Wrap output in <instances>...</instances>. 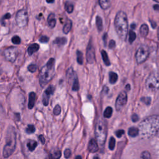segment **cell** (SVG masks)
<instances>
[{"label":"cell","mask_w":159,"mask_h":159,"mask_svg":"<svg viewBox=\"0 0 159 159\" xmlns=\"http://www.w3.org/2000/svg\"><path fill=\"white\" fill-rule=\"evenodd\" d=\"M139 134L142 139L154 137L159 131V116L152 115L142 121L139 126Z\"/></svg>","instance_id":"1"},{"label":"cell","mask_w":159,"mask_h":159,"mask_svg":"<svg viewBox=\"0 0 159 159\" xmlns=\"http://www.w3.org/2000/svg\"><path fill=\"white\" fill-rule=\"evenodd\" d=\"M115 27L119 38L125 41L128 32V21L126 14L120 11L117 13L115 19Z\"/></svg>","instance_id":"2"},{"label":"cell","mask_w":159,"mask_h":159,"mask_svg":"<svg viewBox=\"0 0 159 159\" xmlns=\"http://www.w3.org/2000/svg\"><path fill=\"white\" fill-rule=\"evenodd\" d=\"M55 73V59H50L48 62L44 66L39 73V83L41 87H44L53 78Z\"/></svg>","instance_id":"3"},{"label":"cell","mask_w":159,"mask_h":159,"mask_svg":"<svg viewBox=\"0 0 159 159\" xmlns=\"http://www.w3.org/2000/svg\"><path fill=\"white\" fill-rule=\"evenodd\" d=\"M16 131L13 126H10L7 132L6 145L4 147L3 155L5 158H8L13 154L16 146Z\"/></svg>","instance_id":"4"},{"label":"cell","mask_w":159,"mask_h":159,"mask_svg":"<svg viewBox=\"0 0 159 159\" xmlns=\"http://www.w3.org/2000/svg\"><path fill=\"white\" fill-rule=\"evenodd\" d=\"M95 136L98 144L103 147L107 137V128L105 122L101 119H99L95 126Z\"/></svg>","instance_id":"5"},{"label":"cell","mask_w":159,"mask_h":159,"mask_svg":"<svg viewBox=\"0 0 159 159\" xmlns=\"http://www.w3.org/2000/svg\"><path fill=\"white\" fill-rule=\"evenodd\" d=\"M147 89L150 91H157L159 89V73H153L147 78L145 82Z\"/></svg>","instance_id":"6"},{"label":"cell","mask_w":159,"mask_h":159,"mask_svg":"<svg viewBox=\"0 0 159 159\" xmlns=\"http://www.w3.org/2000/svg\"><path fill=\"white\" fill-rule=\"evenodd\" d=\"M16 22L17 25L21 28H24L28 22V13L26 9H22L18 11L16 16Z\"/></svg>","instance_id":"7"},{"label":"cell","mask_w":159,"mask_h":159,"mask_svg":"<svg viewBox=\"0 0 159 159\" xmlns=\"http://www.w3.org/2000/svg\"><path fill=\"white\" fill-rule=\"evenodd\" d=\"M149 55V48L145 45L141 46L135 54V59L138 64H141L144 63L148 58Z\"/></svg>","instance_id":"8"},{"label":"cell","mask_w":159,"mask_h":159,"mask_svg":"<svg viewBox=\"0 0 159 159\" xmlns=\"http://www.w3.org/2000/svg\"><path fill=\"white\" fill-rule=\"evenodd\" d=\"M3 55L6 60L10 62H15L18 55V49L15 47H11L5 50Z\"/></svg>","instance_id":"9"},{"label":"cell","mask_w":159,"mask_h":159,"mask_svg":"<svg viewBox=\"0 0 159 159\" xmlns=\"http://www.w3.org/2000/svg\"><path fill=\"white\" fill-rule=\"evenodd\" d=\"M128 101V96L125 92H122L119 95L116 101V109L118 111H121L126 105Z\"/></svg>","instance_id":"10"},{"label":"cell","mask_w":159,"mask_h":159,"mask_svg":"<svg viewBox=\"0 0 159 159\" xmlns=\"http://www.w3.org/2000/svg\"><path fill=\"white\" fill-rule=\"evenodd\" d=\"M86 60L88 63L92 64L95 62V52L93 45L89 42L86 50Z\"/></svg>","instance_id":"11"},{"label":"cell","mask_w":159,"mask_h":159,"mask_svg":"<svg viewBox=\"0 0 159 159\" xmlns=\"http://www.w3.org/2000/svg\"><path fill=\"white\" fill-rule=\"evenodd\" d=\"M54 90H55L54 87L53 86L50 85L44 92L43 96H42V103H43L44 106H46L49 105L50 96L52 95H53V93L54 92Z\"/></svg>","instance_id":"12"},{"label":"cell","mask_w":159,"mask_h":159,"mask_svg":"<svg viewBox=\"0 0 159 159\" xmlns=\"http://www.w3.org/2000/svg\"><path fill=\"white\" fill-rule=\"evenodd\" d=\"M99 149L98 145L95 139H92L89 142L88 144V150L90 152L95 153Z\"/></svg>","instance_id":"13"},{"label":"cell","mask_w":159,"mask_h":159,"mask_svg":"<svg viewBox=\"0 0 159 159\" xmlns=\"http://www.w3.org/2000/svg\"><path fill=\"white\" fill-rule=\"evenodd\" d=\"M76 78H77V76L76 75V74H75V72L73 71L72 68H70V69L67 70V78L68 81H69V83H71V82L73 83Z\"/></svg>","instance_id":"14"},{"label":"cell","mask_w":159,"mask_h":159,"mask_svg":"<svg viewBox=\"0 0 159 159\" xmlns=\"http://www.w3.org/2000/svg\"><path fill=\"white\" fill-rule=\"evenodd\" d=\"M36 98V95L34 92H31L29 95V103H28V108L29 109H31L34 108L35 105Z\"/></svg>","instance_id":"15"},{"label":"cell","mask_w":159,"mask_h":159,"mask_svg":"<svg viewBox=\"0 0 159 159\" xmlns=\"http://www.w3.org/2000/svg\"><path fill=\"white\" fill-rule=\"evenodd\" d=\"M39 47H40L39 45L37 44H31L30 46L28 47V54L29 55H32L33 54H34L35 52L38 51V50L39 49Z\"/></svg>","instance_id":"16"},{"label":"cell","mask_w":159,"mask_h":159,"mask_svg":"<svg viewBox=\"0 0 159 159\" xmlns=\"http://www.w3.org/2000/svg\"><path fill=\"white\" fill-rule=\"evenodd\" d=\"M72 21L70 19H67L64 26H63V33L65 34H68V33H69V32L70 31V30L72 29Z\"/></svg>","instance_id":"17"},{"label":"cell","mask_w":159,"mask_h":159,"mask_svg":"<svg viewBox=\"0 0 159 159\" xmlns=\"http://www.w3.org/2000/svg\"><path fill=\"white\" fill-rule=\"evenodd\" d=\"M47 22L50 28H54L56 25V19L55 17V15L53 13H51L49 15L47 18Z\"/></svg>","instance_id":"18"},{"label":"cell","mask_w":159,"mask_h":159,"mask_svg":"<svg viewBox=\"0 0 159 159\" xmlns=\"http://www.w3.org/2000/svg\"><path fill=\"white\" fill-rule=\"evenodd\" d=\"M99 4L101 8L103 9H107L111 6L110 0H99Z\"/></svg>","instance_id":"19"},{"label":"cell","mask_w":159,"mask_h":159,"mask_svg":"<svg viewBox=\"0 0 159 159\" xmlns=\"http://www.w3.org/2000/svg\"><path fill=\"white\" fill-rule=\"evenodd\" d=\"M149 32V27L147 24H144L140 28V33L142 37H146Z\"/></svg>","instance_id":"20"},{"label":"cell","mask_w":159,"mask_h":159,"mask_svg":"<svg viewBox=\"0 0 159 159\" xmlns=\"http://www.w3.org/2000/svg\"><path fill=\"white\" fill-rule=\"evenodd\" d=\"M65 9L68 13H72L74 9L73 4L70 2H67L65 4Z\"/></svg>","instance_id":"21"},{"label":"cell","mask_w":159,"mask_h":159,"mask_svg":"<svg viewBox=\"0 0 159 159\" xmlns=\"http://www.w3.org/2000/svg\"><path fill=\"white\" fill-rule=\"evenodd\" d=\"M37 142L36 141H29L27 144V147L31 152H32L35 150L37 146Z\"/></svg>","instance_id":"22"},{"label":"cell","mask_w":159,"mask_h":159,"mask_svg":"<svg viewBox=\"0 0 159 159\" xmlns=\"http://www.w3.org/2000/svg\"><path fill=\"white\" fill-rule=\"evenodd\" d=\"M128 134L132 138L136 137V136H138L139 135V129L134 127H132L129 128L128 131Z\"/></svg>","instance_id":"23"},{"label":"cell","mask_w":159,"mask_h":159,"mask_svg":"<svg viewBox=\"0 0 159 159\" xmlns=\"http://www.w3.org/2000/svg\"><path fill=\"white\" fill-rule=\"evenodd\" d=\"M67 42V39L65 37H57L54 41V44L60 45H60H64L65 44H66Z\"/></svg>","instance_id":"24"},{"label":"cell","mask_w":159,"mask_h":159,"mask_svg":"<svg viewBox=\"0 0 159 159\" xmlns=\"http://www.w3.org/2000/svg\"><path fill=\"white\" fill-rule=\"evenodd\" d=\"M101 56H102V58H103V62L105 63V65L107 66H109L111 65V63H110V61L109 60L108 54L105 50H103L101 51Z\"/></svg>","instance_id":"25"},{"label":"cell","mask_w":159,"mask_h":159,"mask_svg":"<svg viewBox=\"0 0 159 159\" xmlns=\"http://www.w3.org/2000/svg\"><path fill=\"white\" fill-rule=\"evenodd\" d=\"M96 26L98 28V30L101 32L103 30V20H102L100 16H97L96 18Z\"/></svg>","instance_id":"26"},{"label":"cell","mask_w":159,"mask_h":159,"mask_svg":"<svg viewBox=\"0 0 159 159\" xmlns=\"http://www.w3.org/2000/svg\"><path fill=\"white\" fill-rule=\"evenodd\" d=\"M118 79V75L115 72L109 73V82L111 84H115Z\"/></svg>","instance_id":"27"},{"label":"cell","mask_w":159,"mask_h":159,"mask_svg":"<svg viewBox=\"0 0 159 159\" xmlns=\"http://www.w3.org/2000/svg\"><path fill=\"white\" fill-rule=\"evenodd\" d=\"M76 60H77V62L80 65H82L83 63V54L82 52H80V50L76 51Z\"/></svg>","instance_id":"28"},{"label":"cell","mask_w":159,"mask_h":159,"mask_svg":"<svg viewBox=\"0 0 159 159\" xmlns=\"http://www.w3.org/2000/svg\"><path fill=\"white\" fill-rule=\"evenodd\" d=\"M112 114V109L111 107H108L104 112V117L105 118H110Z\"/></svg>","instance_id":"29"},{"label":"cell","mask_w":159,"mask_h":159,"mask_svg":"<svg viewBox=\"0 0 159 159\" xmlns=\"http://www.w3.org/2000/svg\"><path fill=\"white\" fill-rule=\"evenodd\" d=\"M80 88V85H79V82H78V77L76 78L75 79L74 82H73L72 83V91H73V92H77V91H78Z\"/></svg>","instance_id":"30"},{"label":"cell","mask_w":159,"mask_h":159,"mask_svg":"<svg viewBox=\"0 0 159 159\" xmlns=\"http://www.w3.org/2000/svg\"><path fill=\"white\" fill-rule=\"evenodd\" d=\"M35 131H36L35 126L32 124H29L27 127V128H26V132L28 134H32V133L34 132Z\"/></svg>","instance_id":"31"},{"label":"cell","mask_w":159,"mask_h":159,"mask_svg":"<svg viewBox=\"0 0 159 159\" xmlns=\"http://www.w3.org/2000/svg\"><path fill=\"white\" fill-rule=\"evenodd\" d=\"M115 144H116V141L114 138L111 137L109 142V148L110 150L112 151L114 150L115 147Z\"/></svg>","instance_id":"32"},{"label":"cell","mask_w":159,"mask_h":159,"mask_svg":"<svg viewBox=\"0 0 159 159\" xmlns=\"http://www.w3.org/2000/svg\"><path fill=\"white\" fill-rule=\"evenodd\" d=\"M129 34V41L131 44H132L135 41V39H136V34L133 31H130Z\"/></svg>","instance_id":"33"},{"label":"cell","mask_w":159,"mask_h":159,"mask_svg":"<svg viewBox=\"0 0 159 159\" xmlns=\"http://www.w3.org/2000/svg\"><path fill=\"white\" fill-rule=\"evenodd\" d=\"M28 70L31 72V73H34L35 72L36 70H37V66L35 64H31L28 66Z\"/></svg>","instance_id":"34"},{"label":"cell","mask_w":159,"mask_h":159,"mask_svg":"<svg viewBox=\"0 0 159 159\" xmlns=\"http://www.w3.org/2000/svg\"><path fill=\"white\" fill-rule=\"evenodd\" d=\"M60 112H61V108H60V106L59 105H56L54 109V114L55 116H58V115H59L60 114Z\"/></svg>","instance_id":"35"},{"label":"cell","mask_w":159,"mask_h":159,"mask_svg":"<svg viewBox=\"0 0 159 159\" xmlns=\"http://www.w3.org/2000/svg\"><path fill=\"white\" fill-rule=\"evenodd\" d=\"M141 101L147 105H150L151 103V98L149 97H144L141 98Z\"/></svg>","instance_id":"36"},{"label":"cell","mask_w":159,"mask_h":159,"mask_svg":"<svg viewBox=\"0 0 159 159\" xmlns=\"http://www.w3.org/2000/svg\"><path fill=\"white\" fill-rule=\"evenodd\" d=\"M141 158H144V159H148L151 158V154L149 152L147 151H144V152L142 153L141 155Z\"/></svg>","instance_id":"37"},{"label":"cell","mask_w":159,"mask_h":159,"mask_svg":"<svg viewBox=\"0 0 159 159\" xmlns=\"http://www.w3.org/2000/svg\"><path fill=\"white\" fill-rule=\"evenodd\" d=\"M11 41H12V42L14 44H19L21 43V39L19 36H14L12 39H11Z\"/></svg>","instance_id":"38"},{"label":"cell","mask_w":159,"mask_h":159,"mask_svg":"<svg viewBox=\"0 0 159 159\" xmlns=\"http://www.w3.org/2000/svg\"><path fill=\"white\" fill-rule=\"evenodd\" d=\"M72 154V152L69 149H65V151H64V157L66 158H69L70 157Z\"/></svg>","instance_id":"39"},{"label":"cell","mask_w":159,"mask_h":159,"mask_svg":"<svg viewBox=\"0 0 159 159\" xmlns=\"http://www.w3.org/2000/svg\"><path fill=\"white\" fill-rule=\"evenodd\" d=\"M61 155H62L61 151H56L55 153H54V154H52V158H55V159L59 158H60Z\"/></svg>","instance_id":"40"},{"label":"cell","mask_w":159,"mask_h":159,"mask_svg":"<svg viewBox=\"0 0 159 159\" xmlns=\"http://www.w3.org/2000/svg\"><path fill=\"white\" fill-rule=\"evenodd\" d=\"M49 37H47V36H43L42 37H41V38L39 39V41L42 43H47L49 42Z\"/></svg>","instance_id":"41"},{"label":"cell","mask_w":159,"mask_h":159,"mask_svg":"<svg viewBox=\"0 0 159 159\" xmlns=\"http://www.w3.org/2000/svg\"><path fill=\"white\" fill-rule=\"evenodd\" d=\"M124 134V130H118L116 132V135L118 138H121L122 135Z\"/></svg>","instance_id":"42"},{"label":"cell","mask_w":159,"mask_h":159,"mask_svg":"<svg viewBox=\"0 0 159 159\" xmlns=\"http://www.w3.org/2000/svg\"><path fill=\"white\" fill-rule=\"evenodd\" d=\"M116 46V42L114 40H111L109 44V47L110 49H114Z\"/></svg>","instance_id":"43"},{"label":"cell","mask_w":159,"mask_h":159,"mask_svg":"<svg viewBox=\"0 0 159 159\" xmlns=\"http://www.w3.org/2000/svg\"><path fill=\"white\" fill-rule=\"evenodd\" d=\"M132 121L133 122H137L139 120V116L137 115H133L132 116Z\"/></svg>","instance_id":"44"},{"label":"cell","mask_w":159,"mask_h":159,"mask_svg":"<svg viewBox=\"0 0 159 159\" xmlns=\"http://www.w3.org/2000/svg\"><path fill=\"white\" fill-rule=\"evenodd\" d=\"M39 139L41 141V142L42 144H45V138H44V136L43 135H40L39 136Z\"/></svg>","instance_id":"45"},{"label":"cell","mask_w":159,"mask_h":159,"mask_svg":"<svg viewBox=\"0 0 159 159\" xmlns=\"http://www.w3.org/2000/svg\"><path fill=\"white\" fill-rule=\"evenodd\" d=\"M150 22H151V26H152V28H155V27H156V26H157L155 22L154 21H151V20H150Z\"/></svg>","instance_id":"46"},{"label":"cell","mask_w":159,"mask_h":159,"mask_svg":"<svg viewBox=\"0 0 159 159\" xmlns=\"http://www.w3.org/2000/svg\"><path fill=\"white\" fill-rule=\"evenodd\" d=\"M11 18V15L9 13H7L6 14L4 17H3V19H9Z\"/></svg>","instance_id":"47"},{"label":"cell","mask_w":159,"mask_h":159,"mask_svg":"<svg viewBox=\"0 0 159 159\" xmlns=\"http://www.w3.org/2000/svg\"><path fill=\"white\" fill-rule=\"evenodd\" d=\"M106 39H107V34H104L103 36V41L105 44H106Z\"/></svg>","instance_id":"48"},{"label":"cell","mask_w":159,"mask_h":159,"mask_svg":"<svg viewBox=\"0 0 159 159\" xmlns=\"http://www.w3.org/2000/svg\"><path fill=\"white\" fill-rule=\"evenodd\" d=\"M154 9L155 10L159 11V5H155V6H154Z\"/></svg>","instance_id":"49"},{"label":"cell","mask_w":159,"mask_h":159,"mask_svg":"<svg viewBox=\"0 0 159 159\" xmlns=\"http://www.w3.org/2000/svg\"><path fill=\"white\" fill-rule=\"evenodd\" d=\"M55 0H46V2L47 3H52L54 2Z\"/></svg>","instance_id":"50"},{"label":"cell","mask_w":159,"mask_h":159,"mask_svg":"<svg viewBox=\"0 0 159 159\" xmlns=\"http://www.w3.org/2000/svg\"><path fill=\"white\" fill-rule=\"evenodd\" d=\"M126 88L128 90H129V89H130V85H129V84H128V85H127V86H126Z\"/></svg>","instance_id":"51"},{"label":"cell","mask_w":159,"mask_h":159,"mask_svg":"<svg viewBox=\"0 0 159 159\" xmlns=\"http://www.w3.org/2000/svg\"><path fill=\"white\" fill-rule=\"evenodd\" d=\"M157 37H158V39H159V28H158V30H157Z\"/></svg>","instance_id":"52"},{"label":"cell","mask_w":159,"mask_h":159,"mask_svg":"<svg viewBox=\"0 0 159 159\" xmlns=\"http://www.w3.org/2000/svg\"><path fill=\"white\" fill-rule=\"evenodd\" d=\"M131 28H132V29H135V24H132L131 25Z\"/></svg>","instance_id":"53"},{"label":"cell","mask_w":159,"mask_h":159,"mask_svg":"<svg viewBox=\"0 0 159 159\" xmlns=\"http://www.w3.org/2000/svg\"><path fill=\"white\" fill-rule=\"evenodd\" d=\"M82 157H81V156H76V157H75V158H82Z\"/></svg>","instance_id":"54"},{"label":"cell","mask_w":159,"mask_h":159,"mask_svg":"<svg viewBox=\"0 0 159 159\" xmlns=\"http://www.w3.org/2000/svg\"><path fill=\"white\" fill-rule=\"evenodd\" d=\"M154 1L157 2V3H159V0H154Z\"/></svg>","instance_id":"55"}]
</instances>
